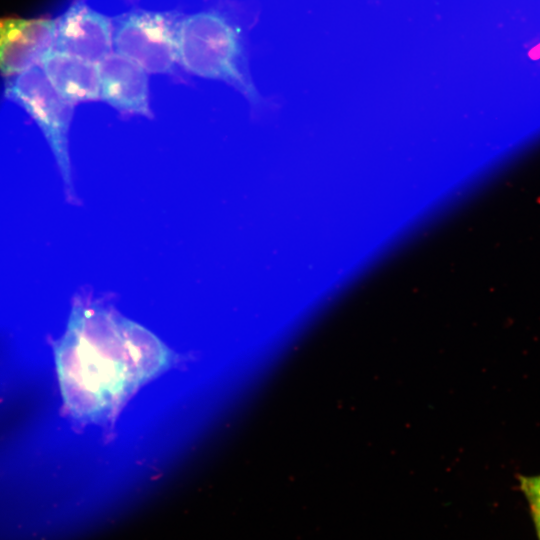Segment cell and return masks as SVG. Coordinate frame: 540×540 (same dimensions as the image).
I'll return each mask as SVG.
<instances>
[{
  "mask_svg": "<svg viewBox=\"0 0 540 540\" xmlns=\"http://www.w3.org/2000/svg\"><path fill=\"white\" fill-rule=\"evenodd\" d=\"M39 65L57 92L71 103L100 98V80L96 64L54 48L46 50Z\"/></svg>",
  "mask_w": 540,
  "mask_h": 540,
  "instance_id": "obj_8",
  "label": "cell"
},
{
  "mask_svg": "<svg viewBox=\"0 0 540 540\" xmlns=\"http://www.w3.org/2000/svg\"><path fill=\"white\" fill-rule=\"evenodd\" d=\"M53 33L54 21L47 18H0V72L11 76L39 63Z\"/></svg>",
  "mask_w": 540,
  "mask_h": 540,
  "instance_id": "obj_6",
  "label": "cell"
},
{
  "mask_svg": "<svg viewBox=\"0 0 540 540\" xmlns=\"http://www.w3.org/2000/svg\"><path fill=\"white\" fill-rule=\"evenodd\" d=\"M175 361L172 351L143 326L103 304L73 311L57 350L66 406L78 419H114L130 397Z\"/></svg>",
  "mask_w": 540,
  "mask_h": 540,
  "instance_id": "obj_1",
  "label": "cell"
},
{
  "mask_svg": "<svg viewBox=\"0 0 540 540\" xmlns=\"http://www.w3.org/2000/svg\"><path fill=\"white\" fill-rule=\"evenodd\" d=\"M100 98L121 112L151 117L147 72L117 52L97 64Z\"/></svg>",
  "mask_w": 540,
  "mask_h": 540,
  "instance_id": "obj_7",
  "label": "cell"
},
{
  "mask_svg": "<svg viewBox=\"0 0 540 540\" xmlns=\"http://www.w3.org/2000/svg\"><path fill=\"white\" fill-rule=\"evenodd\" d=\"M177 62L201 77L226 81L256 99L242 70L243 48L238 30L216 12H198L177 22Z\"/></svg>",
  "mask_w": 540,
  "mask_h": 540,
  "instance_id": "obj_2",
  "label": "cell"
},
{
  "mask_svg": "<svg viewBox=\"0 0 540 540\" xmlns=\"http://www.w3.org/2000/svg\"><path fill=\"white\" fill-rule=\"evenodd\" d=\"M520 489L528 500L531 514L540 516V475L519 476Z\"/></svg>",
  "mask_w": 540,
  "mask_h": 540,
  "instance_id": "obj_9",
  "label": "cell"
},
{
  "mask_svg": "<svg viewBox=\"0 0 540 540\" xmlns=\"http://www.w3.org/2000/svg\"><path fill=\"white\" fill-rule=\"evenodd\" d=\"M532 517L535 524L538 539L540 540V517L538 516H532Z\"/></svg>",
  "mask_w": 540,
  "mask_h": 540,
  "instance_id": "obj_11",
  "label": "cell"
},
{
  "mask_svg": "<svg viewBox=\"0 0 540 540\" xmlns=\"http://www.w3.org/2000/svg\"><path fill=\"white\" fill-rule=\"evenodd\" d=\"M8 77V95L18 101L44 129L69 185L66 134L73 103L57 92L44 71L36 65Z\"/></svg>",
  "mask_w": 540,
  "mask_h": 540,
  "instance_id": "obj_4",
  "label": "cell"
},
{
  "mask_svg": "<svg viewBox=\"0 0 540 540\" xmlns=\"http://www.w3.org/2000/svg\"><path fill=\"white\" fill-rule=\"evenodd\" d=\"M529 57L534 60L540 58V44L530 50Z\"/></svg>",
  "mask_w": 540,
  "mask_h": 540,
  "instance_id": "obj_10",
  "label": "cell"
},
{
  "mask_svg": "<svg viewBox=\"0 0 540 540\" xmlns=\"http://www.w3.org/2000/svg\"><path fill=\"white\" fill-rule=\"evenodd\" d=\"M175 17L169 13L133 11L112 24L115 52L146 72L170 73L177 62Z\"/></svg>",
  "mask_w": 540,
  "mask_h": 540,
  "instance_id": "obj_3",
  "label": "cell"
},
{
  "mask_svg": "<svg viewBox=\"0 0 540 540\" xmlns=\"http://www.w3.org/2000/svg\"><path fill=\"white\" fill-rule=\"evenodd\" d=\"M52 48L97 65L112 52V22L75 4L54 21Z\"/></svg>",
  "mask_w": 540,
  "mask_h": 540,
  "instance_id": "obj_5",
  "label": "cell"
}]
</instances>
